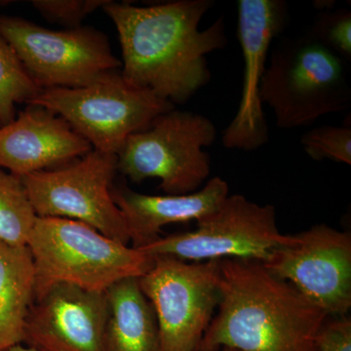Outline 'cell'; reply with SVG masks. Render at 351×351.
Here are the masks:
<instances>
[{
	"label": "cell",
	"mask_w": 351,
	"mask_h": 351,
	"mask_svg": "<svg viewBox=\"0 0 351 351\" xmlns=\"http://www.w3.org/2000/svg\"><path fill=\"white\" fill-rule=\"evenodd\" d=\"M213 5L212 0L149 6L108 0L101 9L119 34L124 80L174 106L191 99L211 78L207 55L228 43L223 17L199 29Z\"/></svg>",
	"instance_id": "obj_1"
},
{
	"label": "cell",
	"mask_w": 351,
	"mask_h": 351,
	"mask_svg": "<svg viewBox=\"0 0 351 351\" xmlns=\"http://www.w3.org/2000/svg\"><path fill=\"white\" fill-rule=\"evenodd\" d=\"M221 298L198 351H317L328 314L258 261L221 260Z\"/></svg>",
	"instance_id": "obj_2"
},
{
	"label": "cell",
	"mask_w": 351,
	"mask_h": 351,
	"mask_svg": "<svg viewBox=\"0 0 351 351\" xmlns=\"http://www.w3.org/2000/svg\"><path fill=\"white\" fill-rule=\"evenodd\" d=\"M27 246L36 271L34 301L61 284L106 293L119 281L140 278L154 258L73 219L36 218Z\"/></svg>",
	"instance_id": "obj_3"
},
{
	"label": "cell",
	"mask_w": 351,
	"mask_h": 351,
	"mask_svg": "<svg viewBox=\"0 0 351 351\" xmlns=\"http://www.w3.org/2000/svg\"><path fill=\"white\" fill-rule=\"evenodd\" d=\"M260 97L279 128L313 125L324 115L350 108L346 62L309 34L283 39L270 55Z\"/></svg>",
	"instance_id": "obj_4"
},
{
	"label": "cell",
	"mask_w": 351,
	"mask_h": 351,
	"mask_svg": "<svg viewBox=\"0 0 351 351\" xmlns=\"http://www.w3.org/2000/svg\"><path fill=\"white\" fill-rule=\"evenodd\" d=\"M216 138L212 120L173 108L127 138L117 154V171L137 184L159 180V189L168 195L195 193L211 173L204 149Z\"/></svg>",
	"instance_id": "obj_5"
},
{
	"label": "cell",
	"mask_w": 351,
	"mask_h": 351,
	"mask_svg": "<svg viewBox=\"0 0 351 351\" xmlns=\"http://www.w3.org/2000/svg\"><path fill=\"white\" fill-rule=\"evenodd\" d=\"M27 105L47 108L66 120L95 151L117 156L128 137L149 128L175 108L149 90L134 87L120 71L86 86L44 89Z\"/></svg>",
	"instance_id": "obj_6"
},
{
	"label": "cell",
	"mask_w": 351,
	"mask_h": 351,
	"mask_svg": "<svg viewBox=\"0 0 351 351\" xmlns=\"http://www.w3.org/2000/svg\"><path fill=\"white\" fill-rule=\"evenodd\" d=\"M294 241V235L279 232L276 208L230 195L216 211L197 221L195 230L158 237L138 250L188 262L240 258L265 263L272 252Z\"/></svg>",
	"instance_id": "obj_7"
},
{
	"label": "cell",
	"mask_w": 351,
	"mask_h": 351,
	"mask_svg": "<svg viewBox=\"0 0 351 351\" xmlns=\"http://www.w3.org/2000/svg\"><path fill=\"white\" fill-rule=\"evenodd\" d=\"M138 278L156 314L164 351H198L221 298V260L154 257Z\"/></svg>",
	"instance_id": "obj_8"
},
{
	"label": "cell",
	"mask_w": 351,
	"mask_h": 351,
	"mask_svg": "<svg viewBox=\"0 0 351 351\" xmlns=\"http://www.w3.org/2000/svg\"><path fill=\"white\" fill-rule=\"evenodd\" d=\"M117 172V156L92 149L66 165L21 180L39 218L73 219L129 244L128 226L112 198Z\"/></svg>",
	"instance_id": "obj_9"
},
{
	"label": "cell",
	"mask_w": 351,
	"mask_h": 351,
	"mask_svg": "<svg viewBox=\"0 0 351 351\" xmlns=\"http://www.w3.org/2000/svg\"><path fill=\"white\" fill-rule=\"evenodd\" d=\"M0 34L43 90L86 86L121 69L107 36L93 27L53 31L22 18L0 16Z\"/></svg>",
	"instance_id": "obj_10"
},
{
	"label": "cell",
	"mask_w": 351,
	"mask_h": 351,
	"mask_svg": "<svg viewBox=\"0 0 351 351\" xmlns=\"http://www.w3.org/2000/svg\"><path fill=\"white\" fill-rule=\"evenodd\" d=\"M294 237L263 267L328 315L346 316L351 307L350 232L319 223Z\"/></svg>",
	"instance_id": "obj_11"
},
{
	"label": "cell",
	"mask_w": 351,
	"mask_h": 351,
	"mask_svg": "<svg viewBox=\"0 0 351 351\" xmlns=\"http://www.w3.org/2000/svg\"><path fill=\"white\" fill-rule=\"evenodd\" d=\"M237 38L244 60L239 110L223 133L226 149L253 152L267 144L269 129L260 89L272 41L285 29L287 4L282 0H239Z\"/></svg>",
	"instance_id": "obj_12"
},
{
	"label": "cell",
	"mask_w": 351,
	"mask_h": 351,
	"mask_svg": "<svg viewBox=\"0 0 351 351\" xmlns=\"http://www.w3.org/2000/svg\"><path fill=\"white\" fill-rule=\"evenodd\" d=\"M108 313L106 293L54 286L29 308L23 345L36 351H104Z\"/></svg>",
	"instance_id": "obj_13"
},
{
	"label": "cell",
	"mask_w": 351,
	"mask_h": 351,
	"mask_svg": "<svg viewBox=\"0 0 351 351\" xmlns=\"http://www.w3.org/2000/svg\"><path fill=\"white\" fill-rule=\"evenodd\" d=\"M92 149L66 120L38 106L27 105L0 126V168L16 177L61 167Z\"/></svg>",
	"instance_id": "obj_14"
},
{
	"label": "cell",
	"mask_w": 351,
	"mask_h": 351,
	"mask_svg": "<svg viewBox=\"0 0 351 351\" xmlns=\"http://www.w3.org/2000/svg\"><path fill=\"white\" fill-rule=\"evenodd\" d=\"M112 193L125 219L132 247L140 249L160 237L164 226L198 221L213 213L230 195V186L225 180L215 177L189 195H143L127 186L114 189Z\"/></svg>",
	"instance_id": "obj_15"
},
{
	"label": "cell",
	"mask_w": 351,
	"mask_h": 351,
	"mask_svg": "<svg viewBox=\"0 0 351 351\" xmlns=\"http://www.w3.org/2000/svg\"><path fill=\"white\" fill-rule=\"evenodd\" d=\"M106 295L108 313L104 351H164L156 314L138 278L119 281Z\"/></svg>",
	"instance_id": "obj_16"
},
{
	"label": "cell",
	"mask_w": 351,
	"mask_h": 351,
	"mask_svg": "<svg viewBox=\"0 0 351 351\" xmlns=\"http://www.w3.org/2000/svg\"><path fill=\"white\" fill-rule=\"evenodd\" d=\"M34 285L36 271L29 247L0 240V351L23 345Z\"/></svg>",
	"instance_id": "obj_17"
},
{
	"label": "cell",
	"mask_w": 351,
	"mask_h": 351,
	"mask_svg": "<svg viewBox=\"0 0 351 351\" xmlns=\"http://www.w3.org/2000/svg\"><path fill=\"white\" fill-rule=\"evenodd\" d=\"M36 218L21 178L0 168V240L27 245Z\"/></svg>",
	"instance_id": "obj_18"
},
{
	"label": "cell",
	"mask_w": 351,
	"mask_h": 351,
	"mask_svg": "<svg viewBox=\"0 0 351 351\" xmlns=\"http://www.w3.org/2000/svg\"><path fill=\"white\" fill-rule=\"evenodd\" d=\"M41 91L12 46L0 34V126L15 119L16 105H27Z\"/></svg>",
	"instance_id": "obj_19"
},
{
	"label": "cell",
	"mask_w": 351,
	"mask_h": 351,
	"mask_svg": "<svg viewBox=\"0 0 351 351\" xmlns=\"http://www.w3.org/2000/svg\"><path fill=\"white\" fill-rule=\"evenodd\" d=\"M302 149L313 160L324 159L351 165V127L324 125L306 132Z\"/></svg>",
	"instance_id": "obj_20"
},
{
	"label": "cell",
	"mask_w": 351,
	"mask_h": 351,
	"mask_svg": "<svg viewBox=\"0 0 351 351\" xmlns=\"http://www.w3.org/2000/svg\"><path fill=\"white\" fill-rule=\"evenodd\" d=\"M313 38L346 62L351 61V12L346 9L321 12L311 32Z\"/></svg>",
	"instance_id": "obj_21"
},
{
	"label": "cell",
	"mask_w": 351,
	"mask_h": 351,
	"mask_svg": "<svg viewBox=\"0 0 351 351\" xmlns=\"http://www.w3.org/2000/svg\"><path fill=\"white\" fill-rule=\"evenodd\" d=\"M108 0H32V6L51 23L69 29L80 27L82 21L101 9Z\"/></svg>",
	"instance_id": "obj_22"
},
{
	"label": "cell",
	"mask_w": 351,
	"mask_h": 351,
	"mask_svg": "<svg viewBox=\"0 0 351 351\" xmlns=\"http://www.w3.org/2000/svg\"><path fill=\"white\" fill-rule=\"evenodd\" d=\"M317 351H351V319L341 316V319L325 322L315 339Z\"/></svg>",
	"instance_id": "obj_23"
},
{
	"label": "cell",
	"mask_w": 351,
	"mask_h": 351,
	"mask_svg": "<svg viewBox=\"0 0 351 351\" xmlns=\"http://www.w3.org/2000/svg\"><path fill=\"white\" fill-rule=\"evenodd\" d=\"M6 351H36L32 350V348H29V346L25 345H18L13 346V348H9L8 350Z\"/></svg>",
	"instance_id": "obj_24"
},
{
	"label": "cell",
	"mask_w": 351,
	"mask_h": 351,
	"mask_svg": "<svg viewBox=\"0 0 351 351\" xmlns=\"http://www.w3.org/2000/svg\"><path fill=\"white\" fill-rule=\"evenodd\" d=\"M221 351H239L237 350H234V348H223L219 350Z\"/></svg>",
	"instance_id": "obj_25"
},
{
	"label": "cell",
	"mask_w": 351,
	"mask_h": 351,
	"mask_svg": "<svg viewBox=\"0 0 351 351\" xmlns=\"http://www.w3.org/2000/svg\"><path fill=\"white\" fill-rule=\"evenodd\" d=\"M6 3H9L8 1H1V0H0V9L2 8V7H3L4 5H6Z\"/></svg>",
	"instance_id": "obj_26"
}]
</instances>
